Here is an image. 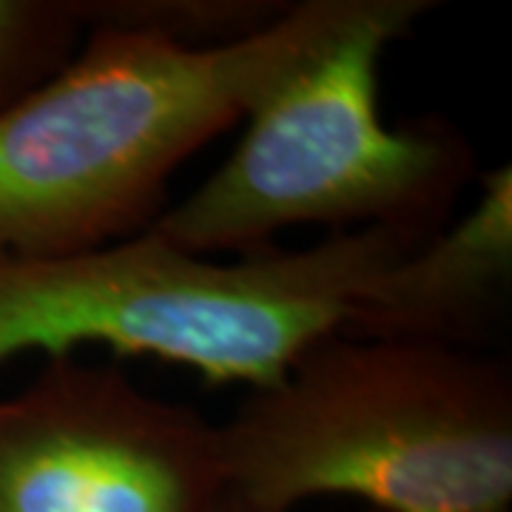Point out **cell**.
<instances>
[{"label": "cell", "instance_id": "cell-9", "mask_svg": "<svg viewBox=\"0 0 512 512\" xmlns=\"http://www.w3.org/2000/svg\"><path fill=\"white\" fill-rule=\"evenodd\" d=\"M214 512H265V510H256V507L245 504L242 498H237V495L225 490V495H222V501L217 504V510H214ZM365 512H373V510H365Z\"/></svg>", "mask_w": 512, "mask_h": 512}, {"label": "cell", "instance_id": "cell-4", "mask_svg": "<svg viewBox=\"0 0 512 512\" xmlns=\"http://www.w3.org/2000/svg\"><path fill=\"white\" fill-rule=\"evenodd\" d=\"M436 0H365L245 120L225 163L151 231L185 254L239 256L288 228L436 234L478 180L467 134L441 114L387 126L379 63Z\"/></svg>", "mask_w": 512, "mask_h": 512}, {"label": "cell", "instance_id": "cell-8", "mask_svg": "<svg viewBox=\"0 0 512 512\" xmlns=\"http://www.w3.org/2000/svg\"><path fill=\"white\" fill-rule=\"evenodd\" d=\"M86 32L83 0H0V109L57 72Z\"/></svg>", "mask_w": 512, "mask_h": 512}, {"label": "cell", "instance_id": "cell-3", "mask_svg": "<svg viewBox=\"0 0 512 512\" xmlns=\"http://www.w3.org/2000/svg\"><path fill=\"white\" fill-rule=\"evenodd\" d=\"M427 237L382 225L214 259L148 228L77 254L0 256V367L100 345L183 365L211 387L256 390L342 333L367 285Z\"/></svg>", "mask_w": 512, "mask_h": 512}, {"label": "cell", "instance_id": "cell-7", "mask_svg": "<svg viewBox=\"0 0 512 512\" xmlns=\"http://www.w3.org/2000/svg\"><path fill=\"white\" fill-rule=\"evenodd\" d=\"M291 9L285 0H83L86 26L214 49L265 32Z\"/></svg>", "mask_w": 512, "mask_h": 512}, {"label": "cell", "instance_id": "cell-5", "mask_svg": "<svg viewBox=\"0 0 512 512\" xmlns=\"http://www.w3.org/2000/svg\"><path fill=\"white\" fill-rule=\"evenodd\" d=\"M217 424L111 362L46 359L0 399V512H214Z\"/></svg>", "mask_w": 512, "mask_h": 512}, {"label": "cell", "instance_id": "cell-2", "mask_svg": "<svg viewBox=\"0 0 512 512\" xmlns=\"http://www.w3.org/2000/svg\"><path fill=\"white\" fill-rule=\"evenodd\" d=\"M225 490L291 512H512V370L484 350L328 333L217 424Z\"/></svg>", "mask_w": 512, "mask_h": 512}, {"label": "cell", "instance_id": "cell-1", "mask_svg": "<svg viewBox=\"0 0 512 512\" xmlns=\"http://www.w3.org/2000/svg\"><path fill=\"white\" fill-rule=\"evenodd\" d=\"M365 0H296L214 49L92 29L0 109V256L92 251L148 231L174 171L245 120Z\"/></svg>", "mask_w": 512, "mask_h": 512}, {"label": "cell", "instance_id": "cell-6", "mask_svg": "<svg viewBox=\"0 0 512 512\" xmlns=\"http://www.w3.org/2000/svg\"><path fill=\"white\" fill-rule=\"evenodd\" d=\"M512 293V168L478 174V200L359 296L342 333L481 350Z\"/></svg>", "mask_w": 512, "mask_h": 512}]
</instances>
